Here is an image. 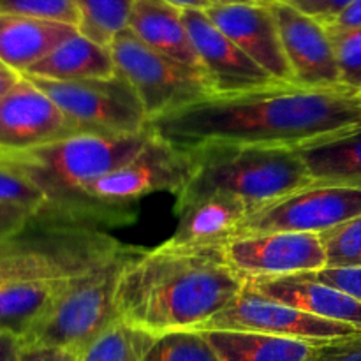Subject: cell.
<instances>
[{
	"label": "cell",
	"mask_w": 361,
	"mask_h": 361,
	"mask_svg": "<svg viewBox=\"0 0 361 361\" xmlns=\"http://www.w3.org/2000/svg\"><path fill=\"white\" fill-rule=\"evenodd\" d=\"M358 127V90L307 88L295 83L210 95L148 120L154 136L182 150L212 143L296 148Z\"/></svg>",
	"instance_id": "cell-1"
},
{
	"label": "cell",
	"mask_w": 361,
	"mask_h": 361,
	"mask_svg": "<svg viewBox=\"0 0 361 361\" xmlns=\"http://www.w3.org/2000/svg\"><path fill=\"white\" fill-rule=\"evenodd\" d=\"M222 250L176 249L162 243L140 250L120 277V319L154 335L200 330L245 288Z\"/></svg>",
	"instance_id": "cell-2"
},
{
	"label": "cell",
	"mask_w": 361,
	"mask_h": 361,
	"mask_svg": "<svg viewBox=\"0 0 361 361\" xmlns=\"http://www.w3.org/2000/svg\"><path fill=\"white\" fill-rule=\"evenodd\" d=\"M150 136V129L137 134L76 133L30 150L0 152V161L44 194V214L35 221L87 224L94 219L83 190L130 161Z\"/></svg>",
	"instance_id": "cell-3"
},
{
	"label": "cell",
	"mask_w": 361,
	"mask_h": 361,
	"mask_svg": "<svg viewBox=\"0 0 361 361\" xmlns=\"http://www.w3.org/2000/svg\"><path fill=\"white\" fill-rule=\"evenodd\" d=\"M187 152L194 171L176 194V212L212 194L236 197L254 212L312 183L293 147L212 143Z\"/></svg>",
	"instance_id": "cell-4"
},
{
	"label": "cell",
	"mask_w": 361,
	"mask_h": 361,
	"mask_svg": "<svg viewBox=\"0 0 361 361\" xmlns=\"http://www.w3.org/2000/svg\"><path fill=\"white\" fill-rule=\"evenodd\" d=\"M137 254L140 250L122 247L101 264L69 279L23 344L66 349L81 358L102 334L122 321L116 310V289L123 270Z\"/></svg>",
	"instance_id": "cell-5"
},
{
	"label": "cell",
	"mask_w": 361,
	"mask_h": 361,
	"mask_svg": "<svg viewBox=\"0 0 361 361\" xmlns=\"http://www.w3.org/2000/svg\"><path fill=\"white\" fill-rule=\"evenodd\" d=\"M194 171L190 152L166 143L152 134L145 147L130 161L102 176L83 190V201L94 222L127 221V210L134 201L169 190L176 196Z\"/></svg>",
	"instance_id": "cell-6"
},
{
	"label": "cell",
	"mask_w": 361,
	"mask_h": 361,
	"mask_svg": "<svg viewBox=\"0 0 361 361\" xmlns=\"http://www.w3.org/2000/svg\"><path fill=\"white\" fill-rule=\"evenodd\" d=\"M109 53L115 63V74L134 88L148 118L214 95L203 71L155 51L129 28L113 39Z\"/></svg>",
	"instance_id": "cell-7"
},
{
	"label": "cell",
	"mask_w": 361,
	"mask_h": 361,
	"mask_svg": "<svg viewBox=\"0 0 361 361\" xmlns=\"http://www.w3.org/2000/svg\"><path fill=\"white\" fill-rule=\"evenodd\" d=\"M30 80L62 109L78 133L137 134L148 129L150 118L143 102L118 74L80 81Z\"/></svg>",
	"instance_id": "cell-8"
},
{
	"label": "cell",
	"mask_w": 361,
	"mask_h": 361,
	"mask_svg": "<svg viewBox=\"0 0 361 361\" xmlns=\"http://www.w3.org/2000/svg\"><path fill=\"white\" fill-rule=\"evenodd\" d=\"M360 215V189L310 183L254 210L240 226L236 236L281 231L321 235Z\"/></svg>",
	"instance_id": "cell-9"
},
{
	"label": "cell",
	"mask_w": 361,
	"mask_h": 361,
	"mask_svg": "<svg viewBox=\"0 0 361 361\" xmlns=\"http://www.w3.org/2000/svg\"><path fill=\"white\" fill-rule=\"evenodd\" d=\"M200 330L256 331L309 342L337 341L361 334V330L349 324L321 319L291 305L275 302L247 286V282L242 293Z\"/></svg>",
	"instance_id": "cell-10"
},
{
	"label": "cell",
	"mask_w": 361,
	"mask_h": 361,
	"mask_svg": "<svg viewBox=\"0 0 361 361\" xmlns=\"http://www.w3.org/2000/svg\"><path fill=\"white\" fill-rule=\"evenodd\" d=\"M222 254L245 279L310 274L326 267V252L316 233L240 235L226 243Z\"/></svg>",
	"instance_id": "cell-11"
},
{
	"label": "cell",
	"mask_w": 361,
	"mask_h": 361,
	"mask_svg": "<svg viewBox=\"0 0 361 361\" xmlns=\"http://www.w3.org/2000/svg\"><path fill=\"white\" fill-rule=\"evenodd\" d=\"M264 2L277 21L282 48L295 76V83L307 88L344 87L334 41L326 27L319 20L293 9L282 0Z\"/></svg>",
	"instance_id": "cell-12"
},
{
	"label": "cell",
	"mask_w": 361,
	"mask_h": 361,
	"mask_svg": "<svg viewBox=\"0 0 361 361\" xmlns=\"http://www.w3.org/2000/svg\"><path fill=\"white\" fill-rule=\"evenodd\" d=\"M183 21L214 95L243 94L279 83L219 30L207 11H183Z\"/></svg>",
	"instance_id": "cell-13"
},
{
	"label": "cell",
	"mask_w": 361,
	"mask_h": 361,
	"mask_svg": "<svg viewBox=\"0 0 361 361\" xmlns=\"http://www.w3.org/2000/svg\"><path fill=\"white\" fill-rule=\"evenodd\" d=\"M62 109L30 78L0 99V152H23L76 134Z\"/></svg>",
	"instance_id": "cell-14"
},
{
	"label": "cell",
	"mask_w": 361,
	"mask_h": 361,
	"mask_svg": "<svg viewBox=\"0 0 361 361\" xmlns=\"http://www.w3.org/2000/svg\"><path fill=\"white\" fill-rule=\"evenodd\" d=\"M204 11L219 30L228 35L261 69L271 74L279 83H295V76L282 48L277 21L264 0L254 4L210 6Z\"/></svg>",
	"instance_id": "cell-15"
},
{
	"label": "cell",
	"mask_w": 361,
	"mask_h": 361,
	"mask_svg": "<svg viewBox=\"0 0 361 361\" xmlns=\"http://www.w3.org/2000/svg\"><path fill=\"white\" fill-rule=\"evenodd\" d=\"M250 208L236 197L212 194L178 210V226L166 245L190 250H222L238 235Z\"/></svg>",
	"instance_id": "cell-16"
},
{
	"label": "cell",
	"mask_w": 361,
	"mask_h": 361,
	"mask_svg": "<svg viewBox=\"0 0 361 361\" xmlns=\"http://www.w3.org/2000/svg\"><path fill=\"white\" fill-rule=\"evenodd\" d=\"M247 286L275 302L291 305L310 316L361 330V302L330 286L321 284L310 274L254 277L247 279Z\"/></svg>",
	"instance_id": "cell-17"
},
{
	"label": "cell",
	"mask_w": 361,
	"mask_h": 361,
	"mask_svg": "<svg viewBox=\"0 0 361 361\" xmlns=\"http://www.w3.org/2000/svg\"><path fill=\"white\" fill-rule=\"evenodd\" d=\"M74 34V25L0 13V62L25 74Z\"/></svg>",
	"instance_id": "cell-18"
},
{
	"label": "cell",
	"mask_w": 361,
	"mask_h": 361,
	"mask_svg": "<svg viewBox=\"0 0 361 361\" xmlns=\"http://www.w3.org/2000/svg\"><path fill=\"white\" fill-rule=\"evenodd\" d=\"M129 30L155 51L189 67L201 69L180 7L164 0H136L130 14Z\"/></svg>",
	"instance_id": "cell-19"
},
{
	"label": "cell",
	"mask_w": 361,
	"mask_h": 361,
	"mask_svg": "<svg viewBox=\"0 0 361 361\" xmlns=\"http://www.w3.org/2000/svg\"><path fill=\"white\" fill-rule=\"evenodd\" d=\"M312 183L361 190V127L296 147Z\"/></svg>",
	"instance_id": "cell-20"
},
{
	"label": "cell",
	"mask_w": 361,
	"mask_h": 361,
	"mask_svg": "<svg viewBox=\"0 0 361 361\" xmlns=\"http://www.w3.org/2000/svg\"><path fill=\"white\" fill-rule=\"evenodd\" d=\"M69 279H35L0 284V331L23 342Z\"/></svg>",
	"instance_id": "cell-21"
},
{
	"label": "cell",
	"mask_w": 361,
	"mask_h": 361,
	"mask_svg": "<svg viewBox=\"0 0 361 361\" xmlns=\"http://www.w3.org/2000/svg\"><path fill=\"white\" fill-rule=\"evenodd\" d=\"M21 76L51 81L95 80L115 76V63L109 48L99 46L78 32Z\"/></svg>",
	"instance_id": "cell-22"
},
{
	"label": "cell",
	"mask_w": 361,
	"mask_h": 361,
	"mask_svg": "<svg viewBox=\"0 0 361 361\" xmlns=\"http://www.w3.org/2000/svg\"><path fill=\"white\" fill-rule=\"evenodd\" d=\"M222 361H307L323 342L275 337L256 331L201 330Z\"/></svg>",
	"instance_id": "cell-23"
},
{
	"label": "cell",
	"mask_w": 361,
	"mask_h": 361,
	"mask_svg": "<svg viewBox=\"0 0 361 361\" xmlns=\"http://www.w3.org/2000/svg\"><path fill=\"white\" fill-rule=\"evenodd\" d=\"M80 13L78 32L109 48L113 39L129 28L136 0H74Z\"/></svg>",
	"instance_id": "cell-24"
},
{
	"label": "cell",
	"mask_w": 361,
	"mask_h": 361,
	"mask_svg": "<svg viewBox=\"0 0 361 361\" xmlns=\"http://www.w3.org/2000/svg\"><path fill=\"white\" fill-rule=\"evenodd\" d=\"M157 335L118 321L81 356V361H145Z\"/></svg>",
	"instance_id": "cell-25"
},
{
	"label": "cell",
	"mask_w": 361,
	"mask_h": 361,
	"mask_svg": "<svg viewBox=\"0 0 361 361\" xmlns=\"http://www.w3.org/2000/svg\"><path fill=\"white\" fill-rule=\"evenodd\" d=\"M145 361H222L201 330H176L155 337Z\"/></svg>",
	"instance_id": "cell-26"
},
{
	"label": "cell",
	"mask_w": 361,
	"mask_h": 361,
	"mask_svg": "<svg viewBox=\"0 0 361 361\" xmlns=\"http://www.w3.org/2000/svg\"><path fill=\"white\" fill-rule=\"evenodd\" d=\"M326 267H361V215L321 233Z\"/></svg>",
	"instance_id": "cell-27"
},
{
	"label": "cell",
	"mask_w": 361,
	"mask_h": 361,
	"mask_svg": "<svg viewBox=\"0 0 361 361\" xmlns=\"http://www.w3.org/2000/svg\"><path fill=\"white\" fill-rule=\"evenodd\" d=\"M0 203L23 208L39 219L44 214L46 197L30 180L0 161Z\"/></svg>",
	"instance_id": "cell-28"
},
{
	"label": "cell",
	"mask_w": 361,
	"mask_h": 361,
	"mask_svg": "<svg viewBox=\"0 0 361 361\" xmlns=\"http://www.w3.org/2000/svg\"><path fill=\"white\" fill-rule=\"evenodd\" d=\"M0 13L23 14L74 27L80 25V13L74 0H0Z\"/></svg>",
	"instance_id": "cell-29"
},
{
	"label": "cell",
	"mask_w": 361,
	"mask_h": 361,
	"mask_svg": "<svg viewBox=\"0 0 361 361\" xmlns=\"http://www.w3.org/2000/svg\"><path fill=\"white\" fill-rule=\"evenodd\" d=\"M341 69L342 85L361 90V27L330 34Z\"/></svg>",
	"instance_id": "cell-30"
},
{
	"label": "cell",
	"mask_w": 361,
	"mask_h": 361,
	"mask_svg": "<svg viewBox=\"0 0 361 361\" xmlns=\"http://www.w3.org/2000/svg\"><path fill=\"white\" fill-rule=\"evenodd\" d=\"M310 275L321 284L330 286L361 302V267H324L317 271H310Z\"/></svg>",
	"instance_id": "cell-31"
},
{
	"label": "cell",
	"mask_w": 361,
	"mask_h": 361,
	"mask_svg": "<svg viewBox=\"0 0 361 361\" xmlns=\"http://www.w3.org/2000/svg\"><path fill=\"white\" fill-rule=\"evenodd\" d=\"M307 361H361V334L323 342Z\"/></svg>",
	"instance_id": "cell-32"
},
{
	"label": "cell",
	"mask_w": 361,
	"mask_h": 361,
	"mask_svg": "<svg viewBox=\"0 0 361 361\" xmlns=\"http://www.w3.org/2000/svg\"><path fill=\"white\" fill-rule=\"evenodd\" d=\"M34 221V215L23 208L0 203V242L18 238Z\"/></svg>",
	"instance_id": "cell-33"
},
{
	"label": "cell",
	"mask_w": 361,
	"mask_h": 361,
	"mask_svg": "<svg viewBox=\"0 0 361 361\" xmlns=\"http://www.w3.org/2000/svg\"><path fill=\"white\" fill-rule=\"evenodd\" d=\"M18 361H81V358L74 353L66 351V349L23 344Z\"/></svg>",
	"instance_id": "cell-34"
},
{
	"label": "cell",
	"mask_w": 361,
	"mask_h": 361,
	"mask_svg": "<svg viewBox=\"0 0 361 361\" xmlns=\"http://www.w3.org/2000/svg\"><path fill=\"white\" fill-rule=\"evenodd\" d=\"M326 27V30L330 34H337V32H345L353 30V28L361 27V0H353L345 9H342L341 13L335 18H331L330 21L323 23Z\"/></svg>",
	"instance_id": "cell-35"
},
{
	"label": "cell",
	"mask_w": 361,
	"mask_h": 361,
	"mask_svg": "<svg viewBox=\"0 0 361 361\" xmlns=\"http://www.w3.org/2000/svg\"><path fill=\"white\" fill-rule=\"evenodd\" d=\"M282 2L291 6L293 9L300 11V13L307 14V16L323 21L326 18L328 9H330L331 0H282Z\"/></svg>",
	"instance_id": "cell-36"
},
{
	"label": "cell",
	"mask_w": 361,
	"mask_h": 361,
	"mask_svg": "<svg viewBox=\"0 0 361 361\" xmlns=\"http://www.w3.org/2000/svg\"><path fill=\"white\" fill-rule=\"evenodd\" d=\"M23 342L18 337L0 331V361H18Z\"/></svg>",
	"instance_id": "cell-37"
},
{
	"label": "cell",
	"mask_w": 361,
	"mask_h": 361,
	"mask_svg": "<svg viewBox=\"0 0 361 361\" xmlns=\"http://www.w3.org/2000/svg\"><path fill=\"white\" fill-rule=\"evenodd\" d=\"M20 78L21 74H18L16 71L9 69V67L0 62V99L20 81Z\"/></svg>",
	"instance_id": "cell-38"
},
{
	"label": "cell",
	"mask_w": 361,
	"mask_h": 361,
	"mask_svg": "<svg viewBox=\"0 0 361 361\" xmlns=\"http://www.w3.org/2000/svg\"><path fill=\"white\" fill-rule=\"evenodd\" d=\"M164 2L171 4V6H176L180 7L182 11H187V9H208V0H164Z\"/></svg>",
	"instance_id": "cell-39"
},
{
	"label": "cell",
	"mask_w": 361,
	"mask_h": 361,
	"mask_svg": "<svg viewBox=\"0 0 361 361\" xmlns=\"http://www.w3.org/2000/svg\"><path fill=\"white\" fill-rule=\"evenodd\" d=\"M351 2H353V0H331V2H330V9H328L326 18H324V20L321 21V23H326V21H330L331 18L337 16V14L341 13L342 9H345V7H348Z\"/></svg>",
	"instance_id": "cell-40"
},
{
	"label": "cell",
	"mask_w": 361,
	"mask_h": 361,
	"mask_svg": "<svg viewBox=\"0 0 361 361\" xmlns=\"http://www.w3.org/2000/svg\"><path fill=\"white\" fill-rule=\"evenodd\" d=\"M254 2H259V0H208L210 6H229V4H254Z\"/></svg>",
	"instance_id": "cell-41"
},
{
	"label": "cell",
	"mask_w": 361,
	"mask_h": 361,
	"mask_svg": "<svg viewBox=\"0 0 361 361\" xmlns=\"http://www.w3.org/2000/svg\"><path fill=\"white\" fill-rule=\"evenodd\" d=\"M360 95H361V90H360Z\"/></svg>",
	"instance_id": "cell-42"
}]
</instances>
